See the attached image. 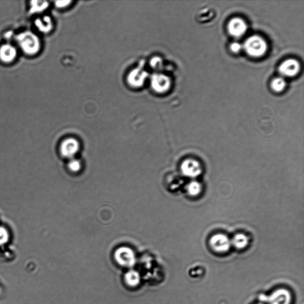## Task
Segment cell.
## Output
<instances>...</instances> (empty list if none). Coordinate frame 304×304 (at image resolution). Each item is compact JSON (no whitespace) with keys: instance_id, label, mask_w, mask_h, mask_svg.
I'll use <instances>...</instances> for the list:
<instances>
[{"instance_id":"cell-1","label":"cell","mask_w":304,"mask_h":304,"mask_svg":"<svg viewBox=\"0 0 304 304\" xmlns=\"http://www.w3.org/2000/svg\"><path fill=\"white\" fill-rule=\"evenodd\" d=\"M16 39L20 47L27 55H34L41 49V42L38 36L31 31L20 33Z\"/></svg>"},{"instance_id":"cell-2","label":"cell","mask_w":304,"mask_h":304,"mask_svg":"<svg viewBox=\"0 0 304 304\" xmlns=\"http://www.w3.org/2000/svg\"><path fill=\"white\" fill-rule=\"evenodd\" d=\"M245 48L247 53L253 57H260L266 52L267 43L259 36H253L245 42Z\"/></svg>"},{"instance_id":"cell-3","label":"cell","mask_w":304,"mask_h":304,"mask_svg":"<svg viewBox=\"0 0 304 304\" xmlns=\"http://www.w3.org/2000/svg\"><path fill=\"white\" fill-rule=\"evenodd\" d=\"M152 88L155 92L159 93H165L171 88V82L168 76L156 73L151 78Z\"/></svg>"},{"instance_id":"cell-4","label":"cell","mask_w":304,"mask_h":304,"mask_svg":"<svg viewBox=\"0 0 304 304\" xmlns=\"http://www.w3.org/2000/svg\"><path fill=\"white\" fill-rule=\"evenodd\" d=\"M210 246L217 253L228 252L231 246V241L226 235L219 233L213 235L210 239Z\"/></svg>"},{"instance_id":"cell-5","label":"cell","mask_w":304,"mask_h":304,"mask_svg":"<svg viewBox=\"0 0 304 304\" xmlns=\"http://www.w3.org/2000/svg\"><path fill=\"white\" fill-rule=\"evenodd\" d=\"M116 261L124 266H131L135 263V255L132 249L121 247L115 253Z\"/></svg>"},{"instance_id":"cell-6","label":"cell","mask_w":304,"mask_h":304,"mask_svg":"<svg viewBox=\"0 0 304 304\" xmlns=\"http://www.w3.org/2000/svg\"><path fill=\"white\" fill-rule=\"evenodd\" d=\"M80 145L78 140L69 138L63 142L60 151L65 158L72 159L78 153Z\"/></svg>"},{"instance_id":"cell-7","label":"cell","mask_w":304,"mask_h":304,"mask_svg":"<svg viewBox=\"0 0 304 304\" xmlns=\"http://www.w3.org/2000/svg\"><path fill=\"white\" fill-rule=\"evenodd\" d=\"M148 73L142 68H137L129 73L128 80L130 85L134 88L143 86L148 78Z\"/></svg>"},{"instance_id":"cell-8","label":"cell","mask_w":304,"mask_h":304,"mask_svg":"<svg viewBox=\"0 0 304 304\" xmlns=\"http://www.w3.org/2000/svg\"><path fill=\"white\" fill-rule=\"evenodd\" d=\"M181 171L187 176L196 177L202 172V168L200 163L194 159H187L182 163Z\"/></svg>"},{"instance_id":"cell-9","label":"cell","mask_w":304,"mask_h":304,"mask_svg":"<svg viewBox=\"0 0 304 304\" xmlns=\"http://www.w3.org/2000/svg\"><path fill=\"white\" fill-rule=\"evenodd\" d=\"M292 296L288 290L281 289L277 290L267 299L270 304H290Z\"/></svg>"},{"instance_id":"cell-10","label":"cell","mask_w":304,"mask_h":304,"mask_svg":"<svg viewBox=\"0 0 304 304\" xmlns=\"http://www.w3.org/2000/svg\"><path fill=\"white\" fill-rule=\"evenodd\" d=\"M300 66L298 62L293 59H289L283 62L279 68V72L283 76L293 77L298 74Z\"/></svg>"},{"instance_id":"cell-11","label":"cell","mask_w":304,"mask_h":304,"mask_svg":"<svg viewBox=\"0 0 304 304\" xmlns=\"http://www.w3.org/2000/svg\"><path fill=\"white\" fill-rule=\"evenodd\" d=\"M247 26L245 21L239 18H235L230 21L228 25V31L230 34L235 37H240L245 34Z\"/></svg>"},{"instance_id":"cell-12","label":"cell","mask_w":304,"mask_h":304,"mask_svg":"<svg viewBox=\"0 0 304 304\" xmlns=\"http://www.w3.org/2000/svg\"><path fill=\"white\" fill-rule=\"evenodd\" d=\"M17 50L11 44L3 45L0 47V60L5 63H12L16 58Z\"/></svg>"},{"instance_id":"cell-13","label":"cell","mask_w":304,"mask_h":304,"mask_svg":"<svg viewBox=\"0 0 304 304\" xmlns=\"http://www.w3.org/2000/svg\"><path fill=\"white\" fill-rule=\"evenodd\" d=\"M35 25L39 31L43 33H49L53 28L52 20L50 17L47 16L36 19L35 21Z\"/></svg>"},{"instance_id":"cell-14","label":"cell","mask_w":304,"mask_h":304,"mask_svg":"<svg viewBox=\"0 0 304 304\" xmlns=\"http://www.w3.org/2000/svg\"><path fill=\"white\" fill-rule=\"evenodd\" d=\"M49 3L46 1H32L30 2V13H41L48 8Z\"/></svg>"},{"instance_id":"cell-15","label":"cell","mask_w":304,"mask_h":304,"mask_svg":"<svg viewBox=\"0 0 304 304\" xmlns=\"http://www.w3.org/2000/svg\"><path fill=\"white\" fill-rule=\"evenodd\" d=\"M249 239L247 236L242 233H238L233 237L231 245L235 247L238 249H243L248 245Z\"/></svg>"},{"instance_id":"cell-16","label":"cell","mask_w":304,"mask_h":304,"mask_svg":"<svg viewBox=\"0 0 304 304\" xmlns=\"http://www.w3.org/2000/svg\"><path fill=\"white\" fill-rule=\"evenodd\" d=\"M202 186L197 181L190 183L187 186V191L190 195L192 196H198L201 192Z\"/></svg>"},{"instance_id":"cell-17","label":"cell","mask_w":304,"mask_h":304,"mask_svg":"<svg viewBox=\"0 0 304 304\" xmlns=\"http://www.w3.org/2000/svg\"><path fill=\"white\" fill-rule=\"evenodd\" d=\"M126 280L129 285L133 286L138 285L140 281L139 274L135 271H130L126 274Z\"/></svg>"},{"instance_id":"cell-18","label":"cell","mask_w":304,"mask_h":304,"mask_svg":"<svg viewBox=\"0 0 304 304\" xmlns=\"http://www.w3.org/2000/svg\"><path fill=\"white\" fill-rule=\"evenodd\" d=\"M271 86L274 91L280 92L285 88L286 82L282 78H276L273 80Z\"/></svg>"},{"instance_id":"cell-19","label":"cell","mask_w":304,"mask_h":304,"mask_svg":"<svg viewBox=\"0 0 304 304\" xmlns=\"http://www.w3.org/2000/svg\"><path fill=\"white\" fill-rule=\"evenodd\" d=\"M9 239V233L5 227L0 226V246L6 245Z\"/></svg>"},{"instance_id":"cell-20","label":"cell","mask_w":304,"mask_h":304,"mask_svg":"<svg viewBox=\"0 0 304 304\" xmlns=\"http://www.w3.org/2000/svg\"><path fill=\"white\" fill-rule=\"evenodd\" d=\"M69 168L72 172H78L81 169V163L79 160L72 159L69 163Z\"/></svg>"},{"instance_id":"cell-21","label":"cell","mask_w":304,"mask_h":304,"mask_svg":"<svg viewBox=\"0 0 304 304\" xmlns=\"http://www.w3.org/2000/svg\"><path fill=\"white\" fill-rule=\"evenodd\" d=\"M150 64H151V66H152L153 68H155L156 69H160V68H161L162 64V60L161 59L158 57L153 58L152 60L151 63H150Z\"/></svg>"},{"instance_id":"cell-22","label":"cell","mask_w":304,"mask_h":304,"mask_svg":"<svg viewBox=\"0 0 304 304\" xmlns=\"http://www.w3.org/2000/svg\"><path fill=\"white\" fill-rule=\"evenodd\" d=\"M71 3V1H57L55 2V5L58 8L62 9L66 8Z\"/></svg>"},{"instance_id":"cell-23","label":"cell","mask_w":304,"mask_h":304,"mask_svg":"<svg viewBox=\"0 0 304 304\" xmlns=\"http://www.w3.org/2000/svg\"><path fill=\"white\" fill-rule=\"evenodd\" d=\"M242 46L240 44V43L238 42L233 43L231 45H230V49L233 52L237 53L240 51V50L241 49Z\"/></svg>"}]
</instances>
